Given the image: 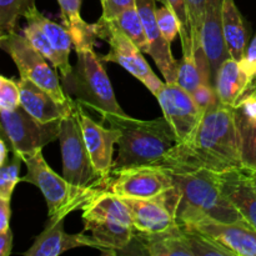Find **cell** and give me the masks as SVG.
I'll use <instances>...</instances> for the list:
<instances>
[{
    "label": "cell",
    "mask_w": 256,
    "mask_h": 256,
    "mask_svg": "<svg viewBox=\"0 0 256 256\" xmlns=\"http://www.w3.org/2000/svg\"><path fill=\"white\" fill-rule=\"evenodd\" d=\"M154 166L170 172L200 169L222 172L242 168L236 108L218 100L204 112L190 142L175 145Z\"/></svg>",
    "instance_id": "1"
},
{
    "label": "cell",
    "mask_w": 256,
    "mask_h": 256,
    "mask_svg": "<svg viewBox=\"0 0 256 256\" xmlns=\"http://www.w3.org/2000/svg\"><path fill=\"white\" fill-rule=\"evenodd\" d=\"M105 122L120 130L119 155L112 172L156 164L178 144L176 135L165 116L139 120L129 115H112Z\"/></svg>",
    "instance_id": "2"
},
{
    "label": "cell",
    "mask_w": 256,
    "mask_h": 256,
    "mask_svg": "<svg viewBox=\"0 0 256 256\" xmlns=\"http://www.w3.org/2000/svg\"><path fill=\"white\" fill-rule=\"evenodd\" d=\"M170 175L180 194L176 209L179 226H188L204 219L220 222H246L222 194L218 172L200 169L189 172H170Z\"/></svg>",
    "instance_id": "3"
},
{
    "label": "cell",
    "mask_w": 256,
    "mask_h": 256,
    "mask_svg": "<svg viewBox=\"0 0 256 256\" xmlns=\"http://www.w3.org/2000/svg\"><path fill=\"white\" fill-rule=\"evenodd\" d=\"M84 232L99 245L104 254L116 255L126 249L136 232L124 200L110 190H104L82 208Z\"/></svg>",
    "instance_id": "4"
},
{
    "label": "cell",
    "mask_w": 256,
    "mask_h": 256,
    "mask_svg": "<svg viewBox=\"0 0 256 256\" xmlns=\"http://www.w3.org/2000/svg\"><path fill=\"white\" fill-rule=\"evenodd\" d=\"M76 64L69 76L64 78L62 86L75 96L79 104L99 112L102 119L126 115L115 98L112 82L94 49H78Z\"/></svg>",
    "instance_id": "5"
},
{
    "label": "cell",
    "mask_w": 256,
    "mask_h": 256,
    "mask_svg": "<svg viewBox=\"0 0 256 256\" xmlns=\"http://www.w3.org/2000/svg\"><path fill=\"white\" fill-rule=\"evenodd\" d=\"M26 165V175L20 182L34 184L40 189L48 205V215L52 222L64 220L70 212L82 210V208L94 196L104 190L85 189L68 182L58 175L48 165L42 150L29 156L22 158Z\"/></svg>",
    "instance_id": "6"
},
{
    "label": "cell",
    "mask_w": 256,
    "mask_h": 256,
    "mask_svg": "<svg viewBox=\"0 0 256 256\" xmlns=\"http://www.w3.org/2000/svg\"><path fill=\"white\" fill-rule=\"evenodd\" d=\"M60 149L62 156V176L76 186L85 189L109 190L112 178L100 174L94 166L85 144L82 125L74 109L60 122Z\"/></svg>",
    "instance_id": "7"
},
{
    "label": "cell",
    "mask_w": 256,
    "mask_h": 256,
    "mask_svg": "<svg viewBox=\"0 0 256 256\" xmlns=\"http://www.w3.org/2000/svg\"><path fill=\"white\" fill-rule=\"evenodd\" d=\"M0 46L15 62L20 78L32 80L59 102H69L70 96L65 94L56 72L48 62L49 60L40 54L22 32L0 35Z\"/></svg>",
    "instance_id": "8"
},
{
    "label": "cell",
    "mask_w": 256,
    "mask_h": 256,
    "mask_svg": "<svg viewBox=\"0 0 256 256\" xmlns=\"http://www.w3.org/2000/svg\"><path fill=\"white\" fill-rule=\"evenodd\" d=\"M0 115L2 139L8 140L12 152L22 159L59 139L62 120L42 122L22 106L15 110L0 109Z\"/></svg>",
    "instance_id": "9"
},
{
    "label": "cell",
    "mask_w": 256,
    "mask_h": 256,
    "mask_svg": "<svg viewBox=\"0 0 256 256\" xmlns=\"http://www.w3.org/2000/svg\"><path fill=\"white\" fill-rule=\"evenodd\" d=\"M96 35L110 45V52L102 55V62H116L126 69L132 76L142 82L154 96L162 90L165 82H162L155 75L149 66L142 52L115 25L112 20H105L100 18L95 22Z\"/></svg>",
    "instance_id": "10"
},
{
    "label": "cell",
    "mask_w": 256,
    "mask_h": 256,
    "mask_svg": "<svg viewBox=\"0 0 256 256\" xmlns=\"http://www.w3.org/2000/svg\"><path fill=\"white\" fill-rule=\"evenodd\" d=\"M175 186L169 172L154 165L112 172L109 190L122 199H155Z\"/></svg>",
    "instance_id": "11"
},
{
    "label": "cell",
    "mask_w": 256,
    "mask_h": 256,
    "mask_svg": "<svg viewBox=\"0 0 256 256\" xmlns=\"http://www.w3.org/2000/svg\"><path fill=\"white\" fill-rule=\"evenodd\" d=\"M156 99L176 135L178 144L190 142L204 115L192 95L178 82H165L156 94Z\"/></svg>",
    "instance_id": "12"
},
{
    "label": "cell",
    "mask_w": 256,
    "mask_h": 256,
    "mask_svg": "<svg viewBox=\"0 0 256 256\" xmlns=\"http://www.w3.org/2000/svg\"><path fill=\"white\" fill-rule=\"evenodd\" d=\"M180 194L176 186L155 199H122L139 232H160L176 225Z\"/></svg>",
    "instance_id": "13"
},
{
    "label": "cell",
    "mask_w": 256,
    "mask_h": 256,
    "mask_svg": "<svg viewBox=\"0 0 256 256\" xmlns=\"http://www.w3.org/2000/svg\"><path fill=\"white\" fill-rule=\"evenodd\" d=\"M182 229L208 238L229 250L232 256H256V229L248 222H220L204 219Z\"/></svg>",
    "instance_id": "14"
},
{
    "label": "cell",
    "mask_w": 256,
    "mask_h": 256,
    "mask_svg": "<svg viewBox=\"0 0 256 256\" xmlns=\"http://www.w3.org/2000/svg\"><path fill=\"white\" fill-rule=\"evenodd\" d=\"M76 112L92 164L100 174L106 178H112V164H114L112 152H114V145L119 142L120 130L112 126L106 129L102 124L92 120L85 112V108L78 102Z\"/></svg>",
    "instance_id": "15"
},
{
    "label": "cell",
    "mask_w": 256,
    "mask_h": 256,
    "mask_svg": "<svg viewBox=\"0 0 256 256\" xmlns=\"http://www.w3.org/2000/svg\"><path fill=\"white\" fill-rule=\"evenodd\" d=\"M156 0H136V8L142 16L148 38L146 54H149L162 72L165 82H176L179 62L172 52V42L162 35L156 22Z\"/></svg>",
    "instance_id": "16"
},
{
    "label": "cell",
    "mask_w": 256,
    "mask_h": 256,
    "mask_svg": "<svg viewBox=\"0 0 256 256\" xmlns=\"http://www.w3.org/2000/svg\"><path fill=\"white\" fill-rule=\"evenodd\" d=\"M220 189L232 206L256 229V189L249 169L238 168L218 172Z\"/></svg>",
    "instance_id": "17"
},
{
    "label": "cell",
    "mask_w": 256,
    "mask_h": 256,
    "mask_svg": "<svg viewBox=\"0 0 256 256\" xmlns=\"http://www.w3.org/2000/svg\"><path fill=\"white\" fill-rule=\"evenodd\" d=\"M18 84L20 90V106L39 122L62 120L74 109L75 100L72 98L68 102H59L46 90L25 78H20Z\"/></svg>",
    "instance_id": "18"
},
{
    "label": "cell",
    "mask_w": 256,
    "mask_h": 256,
    "mask_svg": "<svg viewBox=\"0 0 256 256\" xmlns=\"http://www.w3.org/2000/svg\"><path fill=\"white\" fill-rule=\"evenodd\" d=\"M222 4L224 0H208L204 26H202V48L209 60L212 86L218 70L225 60L232 58L224 38Z\"/></svg>",
    "instance_id": "19"
},
{
    "label": "cell",
    "mask_w": 256,
    "mask_h": 256,
    "mask_svg": "<svg viewBox=\"0 0 256 256\" xmlns=\"http://www.w3.org/2000/svg\"><path fill=\"white\" fill-rule=\"evenodd\" d=\"M80 246H90L99 250L92 236L84 232L66 234L64 230V220L52 222L45 228L44 232L35 239L34 244L24 252V256H58L70 249Z\"/></svg>",
    "instance_id": "20"
},
{
    "label": "cell",
    "mask_w": 256,
    "mask_h": 256,
    "mask_svg": "<svg viewBox=\"0 0 256 256\" xmlns=\"http://www.w3.org/2000/svg\"><path fill=\"white\" fill-rule=\"evenodd\" d=\"M249 82L250 78L242 62L229 58L218 70L214 89L220 102L228 106L238 108Z\"/></svg>",
    "instance_id": "21"
},
{
    "label": "cell",
    "mask_w": 256,
    "mask_h": 256,
    "mask_svg": "<svg viewBox=\"0 0 256 256\" xmlns=\"http://www.w3.org/2000/svg\"><path fill=\"white\" fill-rule=\"evenodd\" d=\"M135 239L140 242L145 254L150 256H192L186 236L179 225L160 232H139Z\"/></svg>",
    "instance_id": "22"
},
{
    "label": "cell",
    "mask_w": 256,
    "mask_h": 256,
    "mask_svg": "<svg viewBox=\"0 0 256 256\" xmlns=\"http://www.w3.org/2000/svg\"><path fill=\"white\" fill-rule=\"evenodd\" d=\"M25 19H30L38 24V26L44 32L46 35L49 42H52V48L56 52L58 56H59L60 62V74H62V79L69 76L70 72H72V66L69 62V55L72 52L74 42H72V38L70 35L69 30L64 26V25H59L56 22H52L50 19L45 18L39 10L35 8L30 12H28Z\"/></svg>",
    "instance_id": "23"
},
{
    "label": "cell",
    "mask_w": 256,
    "mask_h": 256,
    "mask_svg": "<svg viewBox=\"0 0 256 256\" xmlns=\"http://www.w3.org/2000/svg\"><path fill=\"white\" fill-rule=\"evenodd\" d=\"M64 26L69 30L75 50L92 49L98 38L95 24H88L80 16L82 0H58Z\"/></svg>",
    "instance_id": "24"
},
{
    "label": "cell",
    "mask_w": 256,
    "mask_h": 256,
    "mask_svg": "<svg viewBox=\"0 0 256 256\" xmlns=\"http://www.w3.org/2000/svg\"><path fill=\"white\" fill-rule=\"evenodd\" d=\"M222 28H224L225 42L230 56L238 62H242L248 48V34L244 20L234 0H224Z\"/></svg>",
    "instance_id": "25"
},
{
    "label": "cell",
    "mask_w": 256,
    "mask_h": 256,
    "mask_svg": "<svg viewBox=\"0 0 256 256\" xmlns=\"http://www.w3.org/2000/svg\"><path fill=\"white\" fill-rule=\"evenodd\" d=\"M236 120L240 136V158L245 169L256 172V119L236 108Z\"/></svg>",
    "instance_id": "26"
},
{
    "label": "cell",
    "mask_w": 256,
    "mask_h": 256,
    "mask_svg": "<svg viewBox=\"0 0 256 256\" xmlns=\"http://www.w3.org/2000/svg\"><path fill=\"white\" fill-rule=\"evenodd\" d=\"M112 20L142 52H146L149 42H148L146 32H145L142 16L138 12L136 6L129 8L125 12H122L119 16Z\"/></svg>",
    "instance_id": "27"
},
{
    "label": "cell",
    "mask_w": 256,
    "mask_h": 256,
    "mask_svg": "<svg viewBox=\"0 0 256 256\" xmlns=\"http://www.w3.org/2000/svg\"><path fill=\"white\" fill-rule=\"evenodd\" d=\"M35 8V0H0V35L16 32L20 18Z\"/></svg>",
    "instance_id": "28"
},
{
    "label": "cell",
    "mask_w": 256,
    "mask_h": 256,
    "mask_svg": "<svg viewBox=\"0 0 256 256\" xmlns=\"http://www.w3.org/2000/svg\"><path fill=\"white\" fill-rule=\"evenodd\" d=\"M20 32L29 40L30 44H32L40 54H42L48 60H49V62L52 65L54 69H60L62 62H60V59L59 56H58L56 52L54 50L52 42H49V39H48L46 35L44 34V32L38 26L36 22H32V20L30 19H26V26H25L24 29H22Z\"/></svg>",
    "instance_id": "29"
},
{
    "label": "cell",
    "mask_w": 256,
    "mask_h": 256,
    "mask_svg": "<svg viewBox=\"0 0 256 256\" xmlns=\"http://www.w3.org/2000/svg\"><path fill=\"white\" fill-rule=\"evenodd\" d=\"M176 82L190 94H192L199 88V85L202 84V72L192 54L182 55L179 62Z\"/></svg>",
    "instance_id": "30"
},
{
    "label": "cell",
    "mask_w": 256,
    "mask_h": 256,
    "mask_svg": "<svg viewBox=\"0 0 256 256\" xmlns=\"http://www.w3.org/2000/svg\"><path fill=\"white\" fill-rule=\"evenodd\" d=\"M162 5L169 8L176 15L180 22V40H182V55L192 54V30H190L189 15H188L186 0H160Z\"/></svg>",
    "instance_id": "31"
},
{
    "label": "cell",
    "mask_w": 256,
    "mask_h": 256,
    "mask_svg": "<svg viewBox=\"0 0 256 256\" xmlns=\"http://www.w3.org/2000/svg\"><path fill=\"white\" fill-rule=\"evenodd\" d=\"M22 162V156L12 152V160L2 165L0 169V199L12 200V192L20 182L19 172Z\"/></svg>",
    "instance_id": "32"
},
{
    "label": "cell",
    "mask_w": 256,
    "mask_h": 256,
    "mask_svg": "<svg viewBox=\"0 0 256 256\" xmlns=\"http://www.w3.org/2000/svg\"><path fill=\"white\" fill-rule=\"evenodd\" d=\"M184 232L192 256H232L229 250L215 244L214 242L209 240L208 238L202 236V235L198 234L195 232H190V230L184 229Z\"/></svg>",
    "instance_id": "33"
},
{
    "label": "cell",
    "mask_w": 256,
    "mask_h": 256,
    "mask_svg": "<svg viewBox=\"0 0 256 256\" xmlns=\"http://www.w3.org/2000/svg\"><path fill=\"white\" fill-rule=\"evenodd\" d=\"M156 22L169 42H174L175 38L180 34V22L176 15L165 5L156 8Z\"/></svg>",
    "instance_id": "34"
},
{
    "label": "cell",
    "mask_w": 256,
    "mask_h": 256,
    "mask_svg": "<svg viewBox=\"0 0 256 256\" xmlns=\"http://www.w3.org/2000/svg\"><path fill=\"white\" fill-rule=\"evenodd\" d=\"M20 106L19 84L15 80L0 76V109L15 110Z\"/></svg>",
    "instance_id": "35"
},
{
    "label": "cell",
    "mask_w": 256,
    "mask_h": 256,
    "mask_svg": "<svg viewBox=\"0 0 256 256\" xmlns=\"http://www.w3.org/2000/svg\"><path fill=\"white\" fill-rule=\"evenodd\" d=\"M102 19L112 20L119 16L122 12L132 6H136V0H102Z\"/></svg>",
    "instance_id": "36"
},
{
    "label": "cell",
    "mask_w": 256,
    "mask_h": 256,
    "mask_svg": "<svg viewBox=\"0 0 256 256\" xmlns=\"http://www.w3.org/2000/svg\"><path fill=\"white\" fill-rule=\"evenodd\" d=\"M192 95L195 102H196L198 106L204 112L219 100L216 96V92H215L214 86L209 84H204V82L200 84L199 88Z\"/></svg>",
    "instance_id": "37"
},
{
    "label": "cell",
    "mask_w": 256,
    "mask_h": 256,
    "mask_svg": "<svg viewBox=\"0 0 256 256\" xmlns=\"http://www.w3.org/2000/svg\"><path fill=\"white\" fill-rule=\"evenodd\" d=\"M240 62H242V68H244V70L249 75L250 80H252L256 72V34L250 42V44L248 45L244 59Z\"/></svg>",
    "instance_id": "38"
},
{
    "label": "cell",
    "mask_w": 256,
    "mask_h": 256,
    "mask_svg": "<svg viewBox=\"0 0 256 256\" xmlns=\"http://www.w3.org/2000/svg\"><path fill=\"white\" fill-rule=\"evenodd\" d=\"M10 202L12 200L0 199V232H6L10 229V215H12V209H10Z\"/></svg>",
    "instance_id": "39"
},
{
    "label": "cell",
    "mask_w": 256,
    "mask_h": 256,
    "mask_svg": "<svg viewBox=\"0 0 256 256\" xmlns=\"http://www.w3.org/2000/svg\"><path fill=\"white\" fill-rule=\"evenodd\" d=\"M12 229H8L6 232H0V255L9 256L12 252Z\"/></svg>",
    "instance_id": "40"
},
{
    "label": "cell",
    "mask_w": 256,
    "mask_h": 256,
    "mask_svg": "<svg viewBox=\"0 0 256 256\" xmlns=\"http://www.w3.org/2000/svg\"><path fill=\"white\" fill-rule=\"evenodd\" d=\"M249 96H255L256 98V72H255L254 76H252V79L250 80L249 85H248V88H246V90H245L244 95L242 96V100H240V102H242V100L245 99V98H249ZM240 102H239V105H240Z\"/></svg>",
    "instance_id": "41"
},
{
    "label": "cell",
    "mask_w": 256,
    "mask_h": 256,
    "mask_svg": "<svg viewBox=\"0 0 256 256\" xmlns=\"http://www.w3.org/2000/svg\"><path fill=\"white\" fill-rule=\"evenodd\" d=\"M10 148H8L6 142H5L4 139L0 140V168L2 165L6 164V160H8V154L10 152Z\"/></svg>",
    "instance_id": "42"
},
{
    "label": "cell",
    "mask_w": 256,
    "mask_h": 256,
    "mask_svg": "<svg viewBox=\"0 0 256 256\" xmlns=\"http://www.w3.org/2000/svg\"><path fill=\"white\" fill-rule=\"evenodd\" d=\"M250 174H252V182H254V186H255V189H256V172H252V170H250Z\"/></svg>",
    "instance_id": "43"
},
{
    "label": "cell",
    "mask_w": 256,
    "mask_h": 256,
    "mask_svg": "<svg viewBox=\"0 0 256 256\" xmlns=\"http://www.w3.org/2000/svg\"><path fill=\"white\" fill-rule=\"evenodd\" d=\"M100 2H102V0H100Z\"/></svg>",
    "instance_id": "44"
}]
</instances>
